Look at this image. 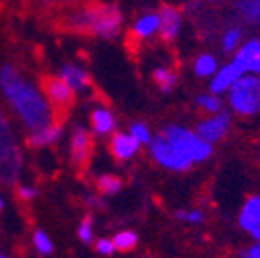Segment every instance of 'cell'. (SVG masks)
I'll use <instances>...</instances> for the list:
<instances>
[{"mask_svg": "<svg viewBox=\"0 0 260 258\" xmlns=\"http://www.w3.org/2000/svg\"><path fill=\"white\" fill-rule=\"evenodd\" d=\"M164 137L170 143H174L182 153H186L192 164H203V161H207L213 155V145L203 141L197 133L188 131V128H184V126L168 124L164 128Z\"/></svg>", "mask_w": 260, "mask_h": 258, "instance_id": "5b68a950", "label": "cell"}, {"mask_svg": "<svg viewBox=\"0 0 260 258\" xmlns=\"http://www.w3.org/2000/svg\"><path fill=\"white\" fill-rule=\"evenodd\" d=\"M236 7L246 21H260V0H236Z\"/></svg>", "mask_w": 260, "mask_h": 258, "instance_id": "cb8c5ba5", "label": "cell"}, {"mask_svg": "<svg viewBox=\"0 0 260 258\" xmlns=\"http://www.w3.org/2000/svg\"><path fill=\"white\" fill-rule=\"evenodd\" d=\"M242 258H260V242H256L254 246H250V248L242 254Z\"/></svg>", "mask_w": 260, "mask_h": 258, "instance_id": "1f68e13d", "label": "cell"}, {"mask_svg": "<svg viewBox=\"0 0 260 258\" xmlns=\"http://www.w3.org/2000/svg\"><path fill=\"white\" fill-rule=\"evenodd\" d=\"M141 149V143L130 135V133H116L110 141V153L118 161H128L133 159Z\"/></svg>", "mask_w": 260, "mask_h": 258, "instance_id": "8fae6325", "label": "cell"}, {"mask_svg": "<svg viewBox=\"0 0 260 258\" xmlns=\"http://www.w3.org/2000/svg\"><path fill=\"white\" fill-rule=\"evenodd\" d=\"M155 34H159V13H145L135 21L130 36H133V40L145 42Z\"/></svg>", "mask_w": 260, "mask_h": 258, "instance_id": "9a60e30c", "label": "cell"}, {"mask_svg": "<svg viewBox=\"0 0 260 258\" xmlns=\"http://www.w3.org/2000/svg\"><path fill=\"white\" fill-rule=\"evenodd\" d=\"M260 225V197L252 195L246 199L242 211H240V228L250 232Z\"/></svg>", "mask_w": 260, "mask_h": 258, "instance_id": "e0dca14e", "label": "cell"}, {"mask_svg": "<svg viewBox=\"0 0 260 258\" xmlns=\"http://www.w3.org/2000/svg\"><path fill=\"white\" fill-rule=\"evenodd\" d=\"M23 157L15 143V135L11 131V124L7 116L0 112V182L13 186L19 182Z\"/></svg>", "mask_w": 260, "mask_h": 258, "instance_id": "3957f363", "label": "cell"}, {"mask_svg": "<svg viewBox=\"0 0 260 258\" xmlns=\"http://www.w3.org/2000/svg\"><path fill=\"white\" fill-rule=\"evenodd\" d=\"M40 85H42V91L46 93V100L54 108L56 118L64 122V120H67L69 110L75 106V91L67 83H64L60 77H54V75L40 77Z\"/></svg>", "mask_w": 260, "mask_h": 258, "instance_id": "8992f818", "label": "cell"}, {"mask_svg": "<svg viewBox=\"0 0 260 258\" xmlns=\"http://www.w3.org/2000/svg\"><path fill=\"white\" fill-rule=\"evenodd\" d=\"M34 244H36V248L42 252V254H52L54 252V246H52V240H50V236L46 234V232H36L34 234Z\"/></svg>", "mask_w": 260, "mask_h": 258, "instance_id": "83f0119b", "label": "cell"}, {"mask_svg": "<svg viewBox=\"0 0 260 258\" xmlns=\"http://www.w3.org/2000/svg\"><path fill=\"white\" fill-rule=\"evenodd\" d=\"M258 54H260V40H250V42H246L242 48L236 50L234 62L242 69V73H250L254 60L258 58Z\"/></svg>", "mask_w": 260, "mask_h": 258, "instance_id": "ac0fdd59", "label": "cell"}, {"mask_svg": "<svg viewBox=\"0 0 260 258\" xmlns=\"http://www.w3.org/2000/svg\"><path fill=\"white\" fill-rule=\"evenodd\" d=\"M197 106L207 112L209 116L211 114H219L223 110V102L217 93H203V95H197Z\"/></svg>", "mask_w": 260, "mask_h": 258, "instance_id": "7402d4cb", "label": "cell"}, {"mask_svg": "<svg viewBox=\"0 0 260 258\" xmlns=\"http://www.w3.org/2000/svg\"><path fill=\"white\" fill-rule=\"evenodd\" d=\"M230 128H232V118L227 112H219V114H211L207 118H203L197 126V135L207 141V143H219L225 139V135L230 133Z\"/></svg>", "mask_w": 260, "mask_h": 258, "instance_id": "9c48e42d", "label": "cell"}, {"mask_svg": "<svg viewBox=\"0 0 260 258\" xmlns=\"http://www.w3.org/2000/svg\"><path fill=\"white\" fill-rule=\"evenodd\" d=\"M91 120V128L95 135L100 137H106V135H112L116 131V116L108 110V108H95L89 116Z\"/></svg>", "mask_w": 260, "mask_h": 258, "instance_id": "2e32d148", "label": "cell"}, {"mask_svg": "<svg viewBox=\"0 0 260 258\" xmlns=\"http://www.w3.org/2000/svg\"><path fill=\"white\" fill-rule=\"evenodd\" d=\"M246 73H242V69L238 67L236 62H230V64H225V67L217 69V73L213 75L211 79V93H225V91H230L232 85Z\"/></svg>", "mask_w": 260, "mask_h": 258, "instance_id": "7c38bea8", "label": "cell"}, {"mask_svg": "<svg viewBox=\"0 0 260 258\" xmlns=\"http://www.w3.org/2000/svg\"><path fill=\"white\" fill-rule=\"evenodd\" d=\"M130 135H133L141 145H149L151 139H153V135H151V131H149V126H147L145 122H135L133 126H130Z\"/></svg>", "mask_w": 260, "mask_h": 258, "instance_id": "4316f807", "label": "cell"}, {"mask_svg": "<svg viewBox=\"0 0 260 258\" xmlns=\"http://www.w3.org/2000/svg\"><path fill=\"white\" fill-rule=\"evenodd\" d=\"M240 42H242V29L240 27H230L223 31V38H221V48L223 52H236L240 48Z\"/></svg>", "mask_w": 260, "mask_h": 258, "instance_id": "d4e9b609", "label": "cell"}, {"mask_svg": "<svg viewBox=\"0 0 260 258\" xmlns=\"http://www.w3.org/2000/svg\"><path fill=\"white\" fill-rule=\"evenodd\" d=\"M93 157V137L87 128H75L71 137V164L79 174H85Z\"/></svg>", "mask_w": 260, "mask_h": 258, "instance_id": "ba28073f", "label": "cell"}, {"mask_svg": "<svg viewBox=\"0 0 260 258\" xmlns=\"http://www.w3.org/2000/svg\"><path fill=\"white\" fill-rule=\"evenodd\" d=\"M34 197H36V188H31V186H19L17 188V199L21 203H29Z\"/></svg>", "mask_w": 260, "mask_h": 258, "instance_id": "4dcf8cb0", "label": "cell"}, {"mask_svg": "<svg viewBox=\"0 0 260 258\" xmlns=\"http://www.w3.org/2000/svg\"><path fill=\"white\" fill-rule=\"evenodd\" d=\"M95 248H97V252L104 254V256H110V254H114V252H116L114 242H112V240H108V238H102L100 242L95 244Z\"/></svg>", "mask_w": 260, "mask_h": 258, "instance_id": "f546056e", "label": "cell"}, {"mask_svg": "<svg viewBox=\"0 0 260 258\" xmlns=\"http://www.w3.org/2000/svg\"><path fill=\"white\" fill-rule=\"evenodd\" d=\"M250 234H252V238L256 242H260V225H258V228H254V230H250Z\"/></svg>", "mask_w": 260, "mask_h": 258, "instance_id": "d6a6232c", "label": "cell"}, {"mask_svg": "<svg viewBox=\"0 0 260 258\" xmlns=\"http://www.w3.org/2000/svg\"><path fill=\"white\" fill-rule=\"evenodd\" d=\"M122 186H124L122 178H118V176H112V174L97 176V180H95V188H97V192H100V195H104V197H112V195H118V192L122 190Z\"/></svg>", "mask_w": 260, "mask_h": 258, "instance_id": "ffe728a7", "label": "cell"}, {"mask_svg": "<svg viewBox=\"0 0 260 258\" xmlns=\"http://www.w3.org/2000/svg\"><path fill=\"white\" fill-rule=\"evenodd\" d=\"M0 87H3L11 106L15 108L17 116L27 126L29 133L42 131V128L50 126L52 122H62L56 118L54 108L40 93V89L27 83L17 73L15 67H3V71H0Z\"/></svg>", "mask_w": 260, "mask_h": 258, "instance_id": "6da1fadb", "label": "cell"}, {"mask_svg": "<svg viewBox=\"0 0 260 258\" xmlns=\"http://www.w3.org/2000/svg\"><path fill=\"white\" fill-rule=\"evenodd\" d=\"M207 3H219V0H207Z\"/></svg>", "mask_w": 260, "mask_h": 258, "instance_id": "d590c367", "label": "cell"}, {"mask_svg": "<svg viewBox=\"0 0 260 258\" xmlns=\"http://www.w3.org/2000/svg\"><path fill=\"white\" fill-rule=\"evenodd\" d=\"M58 77H60L64 83H67L75 93H77V91H85V89H89V87L93 85L91 77H89L83 69L75 67V64H64Z\"/></svg>", "mask_w": 260, "mask_h": 258, "instance_id": "5bb4252c", "label": "cell"}, {"mask_svg": "<svg viewBox=\"0 0 260 258\" xmlns=\"http://www.w3.org/2000/svg\"><path fill=\"white\" fill-rule=\"evenodd\" d=\"M153 81L157 85L159 91H164V93H170L176 85H178V75L174 69H168V67H159L153 71Z\"/></svg>", "mask_w": 260, "mask_h": 258, "instance_id": "d6986e66", "label": "cell"}, {"mask_svg": "<svg viewBox=\"0 0 260 258\" xmlns=\"http://www.w3.org/2000/svg\"><path fill=\"white\" fill-rule=\"evenodd\" d=\"M180 29H182V13L176 7L166 5L159 13V34L164 42H174L180 36Z\"/></svg>", "mask_w": 260, "mask_h": 258, "instance_id": "30bf717a", "label": "cell"}, {"mask_svg": "<svg viewBox=\"0 0 260 258\" xmlns=\"http://www.w3.org/2000/svg\"><path fill=\"white\" fill-rule=\"evenodd\" d=\"M112 242H114V248H116V250H120V252H130V250L137 248L139 236H137L135 232H130V230H124V232H118Z\"/></svg>", "mask_w": 260, "mask_h": 258, "instance_id": "603a6c76", "label": "cell"}, {"mask_svg": "<svg viewBox=\"0 0 260 258\" xmlns=\"http://www.w3.org/2000/svg\"><path fill=\"white\" fill-rule=\"evenodd\" d=\"M0 211H3V199H0Z\"/></svg>", "mask_w": 260, "mask_h": 258, "instance_id": "e575fe53", "label": "cell"}, {"mask_svg": "<svg viewBox=\"0 0 260 258\" xmlns=\"http://www.w3.org/2000/svg\"><path fill=\"white\" fill-rule=\"evenodd\" d=\"M77 234H79V238H81L83 242H87V244L93 240V217H91V215H85V217H83Z\"/></svg>", "mask_w": 260, "mask_h": 258, "instance_id": "f1b7e54d", "label": "cell"}, {"mask_svg": "<svg viewBox=\"0 0 260 258\" xmlns=\"http://www.w3.org/2000/svg\"><path fill=\"white\" fill-rule=\"evenodd\" d=\"M67 3H73V0H58V5H67Z\"/></svg>", "mask_w": 260, "mask_h": 258, "instance_id": "836d02e7", "label": "cell"}, {"mask_svg": "<svg viewBox=\"0 0 260 258\" xmlns=\"http://www.w3.org/2000/svg\"><path fill=\"white\" fill-rule=\"evenodd\" d=\"M258 164H260V155H258Z\"/></svg>", "mask_w": 260, "mask_h": 258, "instance_id": "74e56055", "label": "cell"}, {"mask_svg": "<svg viewBox=\"0 0 260 258\" xmlns=\"http://www.w3.org/2000/svg\"><path fill=\"white\" fill-rule=\"evenodd\" d=\"M0 258H7V256H3V254H0Z\"/></svg>", "mask_w": 260, "mask_h": 258, "instance_id": "8d00e7d4", "label": "cell"}, {"mask_svg": "<svg viewBox=\"0 0 260 258\" xmlns=\"http://www.w3.org/2000/svg\"><path fill=\"white\" fill-rule=\"evenodd\" d=\"M62 128H64V122H52L50 126L42 128V131H36V133H29L27 135V141L25 145L31 147V149H42V147H48L52 143H56L62 135Z\"/></svg>", "mask_w": 260, "mask_h": 258, "instance_id": "4fadbf2b", "label": "cell"}, {"mask_svg": "<svg viewBox=\"0 0 260 258\" xmlns=\"http://www.w3.org/2000/svg\"><path fill=\"white\" fill-rule=\"evenodd\" d=\"M176 219L186 221V223H192V225H201V223H205V213L201 209H192V211L178 209L176 211Z\"/></svg>", "mask_w": 260, "mask_h": 258, "instance_id": "484cf974", "label": "cell"}, {"mask_svg": "<svg viewBox=\"0 0 260 258\" xmlns=\"http://www.w3.org/2000/svg\"><path fill=\"white\" fill-rule=\"evenodd\" d=\"M149 147H151V157L157 161L161 168H166V170H172V172H188L194 166L192 161H190V157L186 153H182L174 143H170L164 135L151 139Z\"/></svg>", "mask_w": 260, "mask_h": 258, "instance_id": "52a82bcc", "label": "cell"}, {"mask_svg": "<svg viewBox=\"0 0 260 258\" xmlns=\"http://www.w3.org/2000/svg\"><path fill=\"white\" fill-rule=\"evenodd\" d=\"M217 58L213 54H201L197 58V62H194V73H197V77H213L217 73Z\"/></svg>", "mask_w": 260, "mask_h": 258, "instance_id": "44dd1931", "label": "cell"}, {"mask_svg": "<svg viewBox=\"0 0 260 258\" xmlns=\"http://www.w3.org/2000/svg\"><path fill=\"white\" fill-rule=\"evenodd\" d=\"M122 23V11L116 5H106L100 0H87V3L71 9L60 19V27L64 31H73L81 36H97L106 40H112L120 34Z\"/></svg>", "mask_w": 260, "mask_h": 258, "instance_id": "7a4b0ae2", "label": "cell"}, {"mask_svg": "<svg viewBox=\"0 0 260 258\" xmlns=\"http://www.w3.org/2000/svg\"><path fill=\"white\" fill-rule=\"evenodd\" d=\"M230 108L244 118L260 114V77L242 75L230 89Z\"/></svg>", "mask_w": 260, "mask_h": 258, "instance_id": "277c9868", "label": "cell"}]
</instances>
